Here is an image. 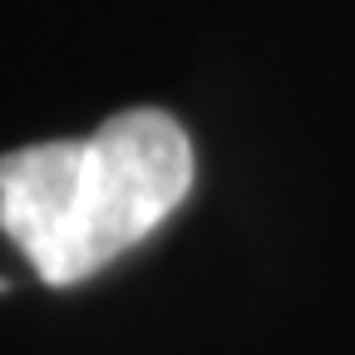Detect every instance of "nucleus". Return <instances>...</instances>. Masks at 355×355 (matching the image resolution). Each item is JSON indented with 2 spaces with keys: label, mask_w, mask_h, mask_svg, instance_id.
<instances>
[{
  "label": "nucleus",
  "mask_w": 355,
  "mask_h": 355,
  "mask_svg": "<svg viewBox=\"0 0 355 355\" xmlns=\"http://www.w3.org/2000/svg\"><path fill=\"white\" fill-rule=\"evenodd\" d=\"M193 144L163 109H123L89 139L0 153V217L44 286H74L183 207Z\"/></svg>",
  "instance_id": "f257e3e1"
},
{
  "label": "nucleus",
  "mask_w": 355,
  "mask_h": 355,
  "mask_svg": "<svg viewBox=\"0 0 355 355\" xmlns=\"http://www.w3.org/2000/svg\"><path fill=\"white\" fill-rule=\"evenodd\" d=\"M30 272H25V261H20V252H15V242H10V232H6V217H0V291H10L15 282H25Z\"/></svg>",
  "instance_id": "f03ea898"
}]
</instances>
